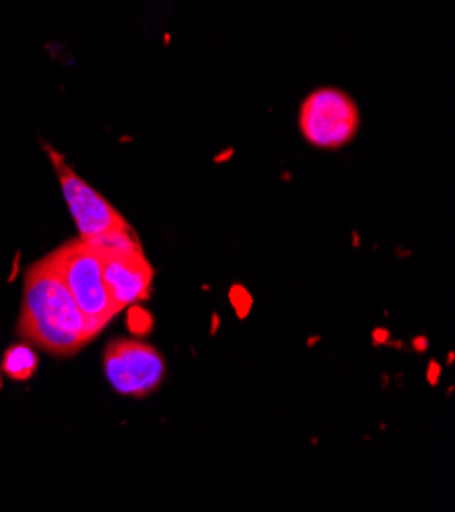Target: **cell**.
<instances>
[{
  "instance_id": "cell-1",
  "label": "cell",
  "mask_w": 455,
  "mask_h": 512,
  "mask_svg": "<svg viewBox=\"0 0 455 512\" xmlns=\"http://www.w3.org/2000/svg\"><path fill=\"white\" fill-rule=\"evenodd\" d=\"M19 333L29 343L56 355H72L94 339L60 274L54 253L31 266L25 276Z\"/></svg>"
},
{
  "instance_id": "cell-2",
  "label": "cell",
  "mask_w": 455,
  "mask_h": 512,
  "mask_svg": "<svg viewBox=\"0 0 455 512\" xmlns=\"http://www.w3.org/2000/svg\"><path fill=\"white\" fill-rule=\"evenodd\" d=\"M52 253L70 294L96 337L115 315H119L105 286L103 255L80 237L64 243Z\"/></svg>"
},
{
  "instance_id": "cell-3",
  "label": "cell",
  "mask_w": 455,
  "mask_h": 512,
  "mask_svg": "<svg viewBox=\"0 0 455 512\" xmlns=\"http://www.w3.org/2000/svg\"><path fill=\"white\" fill-rule=\"evenodd\" d=\"M360 109L347 92L323 86L302 100L298 129L302 137L319 149H341L360 131Z\"/></svg>"
},
{
  "instance_id": "cell-4",
  "label": "cell",
  "mask_w": 455,
  "mask_h": 512,
  "mask_svg": "<svg viewBox=\"0 0 455 512\" xmlns=\"http://www.w3.org/2000/svg\"><path fill=\"white\" fill-rule=\"evenodd\" d=\"M47 153H49V160H52L56 166L60 188L68 204V211L78 227L80 239L92 241L107 233L131 227L103 194L96 192L84 178H80L64 162V158L58 151L47 147Z\"/></svg>"
},
{
  "instance_id": "cell-5",
  "label": "cell",
  "mask_w": 455,
  "mask_h": 512,
  "mask_svg": "<svg viewBox=\"0 0 455 512\" xmlns=\"http://www.w3.org/2000/svg\"><path fill=\"white\" fill-rule=\"evenodd\" d=\"M105 376L123 396H147L156 392L166 376L162 353L139 341H113L105 351Z\"/></svg>"
},
{
  "instance_id": "cell-6",
  "label": "cell",
  "mask_w": 455,
  "mask_h": 512,
  "mask_svg": "<svg viewBox=\"0 0 455 512\" xmlns=\"http://www.w3.org/2000/svg\"><path fill=\"white\" fill-rule=\"evenodd\" d=\"M98 251V249H96ZM100 253V251H98ZM103 255V278L115 309L123 313L129 306L145 300L154 280V270L141 251L100 253Z\"/></svg>"
},
{
  "instance_id": "cell-7",
  "label": "cell",
  "mask_w": 455,
  "mask_h": 512,
  "mask_svg": "<svg viewBox=\"0 0 455 512\" xmlns=\"http://www.w3.org/2000/svg\"><path fill=\"white\" fill-rule=\"evenodd\" d=\"M3 372L11 380H29L37 372V353L27 343L11 345L3 357Z\"/></svg>"
}]
</instances>
